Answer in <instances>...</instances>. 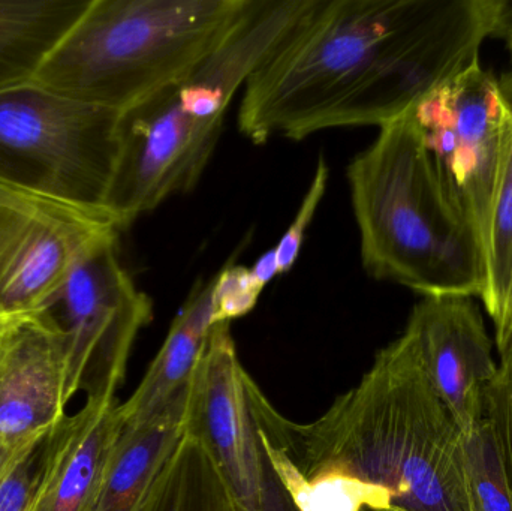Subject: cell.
<instances>
[{
  "label": "cell",
  "mask_w": 512,
  "mask_h": 511,
  "mask_svg": "<svg viewBox=\"0 0 512 511\" xmlns=\"http://www.w3.org/2000/svg\"><path fill=\"white\" fill-rule=\"evenodd\" d=\"M505 0H310L249 75L237 123L254 144L381 126L480 63Z\"/></svg>",
  "instance_id": "1"
},
{
  "label": "cell",
  "mask_w": 512,
  "mask_h": 511,
  "mask_svg": "<svg viewBox=\"0 0 512 511\" xmlns=\"http://www.w3.org/2000/svg\"><path fill=\"white\" fill-rule=\"evenodd\" d=\"M268 462L297 511H471L463 432L408 329L315 422L255 401Z\"/></svg>",
  "instance_id": "2"
},
{
  "label": "cell",
  "mask_w": 512,
  "mask_h": 511,
  "mask_svg": "<svg viewBox=\"0 0 512 511\" xmlns=\"http://www.w3.org/2000/svg\"><path fill=\"white\" fill-rule=\"evenodd\" d=\"M310 0H252L225 41L176 83L120 114L104 209L119 230L197 186L234 96Z\"/></svg>",
  "instance_id": "3"
},
{
  "label": "cell",
  "mask_w": 512,
  "mask_h": 511,
  "mask_svg": "<svg viewBox=\"0 0 512 511\" xmlns=\"http://www.w3.org/2000/svg\"><path fill=\"white\" fill-rule=\"evenodd\" d=\"M346 174L372 278L421 297L481 299L483 246L445 194L414 110L381 126Z\"/></svg>",
  "instance_id": "4"
},
{
  "label": "cell",
  "mask_w": 512,
  "mask_h": 511,
  "mask_svg": "<svg viewBox=\"0 0 512 511\" xmlns=\"http://www.w3.org/2000/svg\"><path fill=\"white\" fill-rule=\"evenodd\" d=\"M252 0H90L32 80L125 113L215 51Z\"/></svg>",
  "instance_id": "5"
},
{
  "label": "cell",
  "mask_w": 512,
  "mask_h": 511,
  "mask_svg": "<svg viewBox=\"0 0 512 511\" xmlns=\"http://www.w3.org/2000/svg\"><path fill=\"white\" fill-rule=\"evenodd\" d=\"M120 114L33 80L0 87V186L105 212Z\"/></svg>",
  "instance_id": "6"
},
{
  "label": "cell",
  "mask_w": 512,
  "mask_h": 511,
  "mask_svg": "<svg viewBox=\"0 0 512 511\" xmlns=\"http://www.w3.org/2000/svg\"><path fill=\"white\" fill-rule=\"evenodd\" d=\"M414 116L445 194L484 252L512 134L502 81L477 63L427 96Z\"/></svg>",
  "instance_id": "7"
},
{
  "label": "cell",
  "mask_w": 512,
  "mask_h": 511,
  "mask_svg": "<svg viewBox=\"0 0 512 511\" xmlns=\"http://www.w3.org/2000/svg\"><path fill=\"white\" fill-rule=\"evenodd\" d=\"M48 311L68 341L66 402L80 392L117 401L137 336L153 318L152 300L120 263L117 236L81 258Z\"/></svg>",
  "instance_id": "8"
},
{
  "label": "cell",
  "mask_w": 512,
  "mask_h": 511,
  "mask_svg": "<svg viewBox=\"0 0 512 511\" xmlns=\"http://www.w3.org/2000/svg\"><path fill=\"white\" fill-rule=\"evenodd\" d=\"M258 389L240 362L231 323L215 324L189 389L185 432L206 447L237 511H297L262 446Z\"/></svg>",
  "instance_id": "9"
},
{
  "label": "cell",
  "mask_w": 512,
  "mask_h": 511,
  "mask_svg": "<svg viewBox=\"0 0 512 511\" xmlns=\"http://www.w3.org/2000/svg\"><path fill=\"white\" fill-rule=\"evenodd\" d=\"M117 233L107 212L0 186V327L48 311L81 258Z\"/></svg>",
  "instance_id": "10"
},
{
  "label": "cell",
  "mask_w": 512,
  "mask_h": 511,
  "mask_svg": "<svg viewBox=\"0 0 512 511\" xmlns=\"http://www.w3.org/2000/svg\"><path fill=\"white\" fill-rule=\"evenodd\" d=\"M405 329L454 422L463 434L471 431L501 375L480 306L472 297H423Z\"/></svg>",
  "instance_id": "11"
},
{
  "label": "cell",
  "mask_w": 512,
  "mask_h": 511,
  "mask_svg": "<svg viewBox=\"0 0 512 511\" xmlns=\"http://www.w3.org/2000/svg\"><path fill=\"white\" fill-rule=\"evenodd\" d=\"M68 341L50 311L0 327V447L20 449L66 416Z\"/></svg>",
  "instance_id": "12"
},
{
  "label": "cell",
  "mask_w": 512,
  "mask_h": 511,
  "mask_svg": "<svg viewBox=\"0 0 512 511\" xmlns=\"http://www.w3.org/2000/svg\"><path fill=\"white\" fill-rule=\"evenodd\" d=\"M123 429L119 401H86L48 432V459L33 511H96Z\"/></svg>",
  "instance_id": "13"
},
{
  "label": "cell",
  "mask_w": 512,
  "mask_h": 511,
  "mask_svg": "<svg viewBox=\"0 0 512 511\" xmlns=\"http://www.w3.org/2000/svg\"><path fill=\"white\" fill-rule=\"evenodd\" d=\"M212 291L210 279L189 294L140 386L120 404L125 425H143L170 413H185L192 380L215 326Z\"/></svg>",
  "instance_id": "14"
},
{
  "label": "cell",
  "mask_w": 512,
  "mask_h": 511,
  "mask_svg": "<svg viewBox=\"0 0 512 511\" xmlns=\"http://www.w3.org/2000/svg\"><path fill=\"white\" fill-rule=\"evenodd\" d=\"M471 511H512V371H502L483 419L463 434Z\"/></svg>",
  "instance_id": "15"
},
{
  "label": "cell",
  "mask_w": 512,
  "mask_h": 511,
  "mask_svg": "<svg viewBox=\"0 0 512 511\" xmlns=\"http://www.w3.org/2000/svg\"><path fill=\"white\" fill-rule=\"evenodd\" d=\"M185 435V413L125 425L108 464L96 511H134Z\"/></svg>",
  "instance_id": "16"
},
{
  "label": "cell",
  "mask_w": 512,
  "mask_h": 511,
  "mask_svg": "<svg viewBox=\"0 0 512 511\" xmlns=\"http://www.w3.org/2000/svg\"><path fill=\"white\" fill-rule=\"evenodd\" d=\"M90 0H0V87L32 80Z\"/></svg>",
  "instance_id": "17"
},
{
  "label": "cell",
  "mask_w": 512,
  "mask_h": 511,
  "mask_svg": "<svg viewBox=\"0 0 512 511\" xmlns=\"http://www.w3.org/2000/svg\"><path fill=\"white\" fill-rule=\"evenodd\" d=\"M134 511H237L206 447L185 432Z\"/></svg>",
  "instance_id": "18"
},
{
  "label": "cell",
  "mask_w": 512,
  "mask_h": 511,
  "mask_svg": "<svg viewBox=\"0 0 512 511\" xmlns=\"http://www.w3.org/2000/svg\"><path fill=\"white\" fill-rule=\"evenodd\" d=\"M484 260L486 288L480 300L492 318L496 350L501 357L507 347L512 315V134L490 216Z\"/></svg>",
  "instance_id": "19"
},
{
  "label": "cell",
  "mask_w": 512,
  "mask_h": 511,
  "mask_svg": "<svg viewBox=\"0 0 512 511\" xmlns=\"http://www.w3.org/2000/svg\"><path fill=\"white\" fill-rule=\"evenodd\" d=\"M50 429L18 452L0 480V511L35 510L39 486L47 467Z\"/></svg>",
  "instance_id": "20"
},
{
  "label": "cell",
  "mask_w": 512,
  "mask_h": 511,
  "mask_svg": "<svg viewBox=\"0 0 512 511\" xmlns=\"http://www.w3.org/2000/svg\"><path fill=\"white\" fill-rule=\"evenodd\" d=\"M261 293L251 269L240 264L225 267L213 278V324L231 323L249 314Z\"/></svg>",
  "instance_id": "21"
},
{
  "label": "cell",
  "mask_w": 512,
  "mask_h": 511,
  "mask_svg": "<svg viewBox=\"0 0 512 511\" xmlns=\"http://www.w3.org/2000/svg\"><path fill=\"white\" fill-rule=\"evenodd\" d=\"M328 179H330V168H328L324 156H321L318 159V164H316L312 182H310L309 189H307L306 195L301 201L300 209H298L294 221L291 222L288 230L280 237L279 243L274 248L280 275H285L294 267L301 248H303L307 228H309L310 222H312L313 216L316 215V210H318L319 204L324 198L325 191H327Z\"/></svg>",
  "instance_id": "22"
},
{
  "label": "cell",
  "mask_w": 512,
  "mask_h": 511,
  "mask_svg": "<svg viewBox=\"0 0 512 511\" xmlns=\"http://www.w3.org/2000/svg\"><path fill=\"white\" fill-rule=\"evenodd\" d=\"M251 275L254 276L256 284L264 290L276 276H279V264H277L276 251H270L262 254L251 267Z\"/></svg>",
  "instance_id": "23"
},
{
  "label": "cell",
  "mask_w": 512,
  "mask_h": 511,
  "mask_svg": "<svg viewBox=\"0 0 512 511\" xmlns=\"http://www.w3.org/2000/svg\"><path fill=\"white\" fill-rule=\"evenodd\" d=\"M495 36H501V38L504 39L508 51H510L512 62V2H508V0H505L504 8H502ZM502 86H504L505 93H507L508 98H510L512 105V74L505 78Z\"/></svg>",
  "instance_id": "24"
},
{
  "label": "cell",
  "mask_w": 512,
  "mask_h": 511,
  "mask_svg": "<svg viewBox=\"0 0 512 511\" xmlns=\"http://www.w3.org/2000/svg\"><path fill=\"white\" fill-rule=\"evenodd\" d=\"M26 447V446H24ZM23 449V447H20V449H3V447H0V480H2V477L5 476L6 471H8V468L11 467L12 462H14L15 456L18 455V452Z\"/></svg>",
  "instance_id": "25"
},
{
  "label": "cell",
  "mask_w": 512,
  "mask_h": 511,
  "mask_svg": "<svg viewBox=\"0 0 512 511\" xmlns=\"http://www.w3.org/2000/svg\"><path fill=\"white\" fill-rule=\"evenodd\" d=\"M499 368L504 369V371H512V315L510 333H508L507 347H505L502 356L499 357Z\"/></svg>",
  "instance_id": "26"
},
{
  "label": "cell",
  "mask_w": 512,
  "mask_h": 511,
  "mask_svg": "<svg viewBox=\"0 0 512 511\" xmlns=\"http://www.w3.org/2000/svg\"><path fill=\"white\" fill-rule=\"evenodd\" d=\"M361 511H402L397 509H372V507H367V509H363Z\"/></svg>",
  "instance_id": "27"
}]
</instances>
